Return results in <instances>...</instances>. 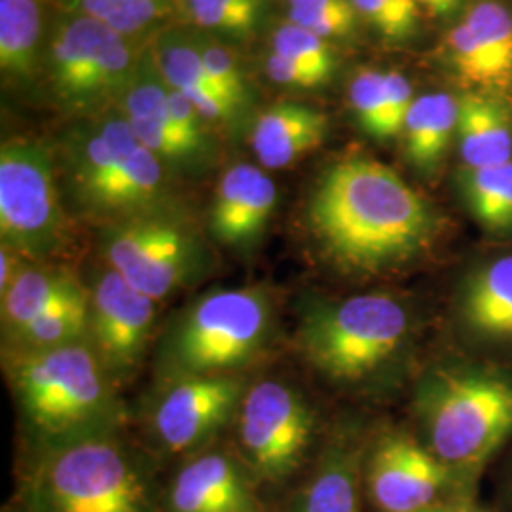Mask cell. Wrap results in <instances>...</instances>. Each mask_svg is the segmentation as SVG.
Instances as JSON below:
<instances>
[{
    "label": "cell",
    "mask_w": 512,
    "mask_h": 512,
    "mask_svg": "<svg viewBox=\"0 0 512 512\" xmlns=\"http://www.w3.org/2000/svg\"><path fill=\"white\" fill-rule=\"evenodd\" d=\"M99 245L107 266L154 302L196 283L209 266L202 241L177 211L107 224Z\"/></svg>",
    "instance_id": "30bf717a"
},
{
    "label": "cell",
    "mask_w": 512,
    "mask_h": 512,
    "mask_svg": "<svg viewBox=\"0 0 512 512\" xmlns=\"http://www.w3.org/2000/svg\"><path fill=\"white\" fill-rule=\"evenodd\" d=\"M452 73L467 92L512 93V12L494 0L473 4L444 40Z\"/></svg>",
    "instance_id": "9a60e30c"
},
{
    "label": "cell",
    "mask_w": 512,
    "mask_h": 512,
    "mask_svg": "<svg viewBox=\"0 0 512 512\" xmlns=\"http://www.w3.org/2000/svg\"><path fill=\"white\" fill-rule=\"evenodd\" d=\"M357 18L351 0H289V21L327 40L351 35Z\"/></svg>",
    "instance_id": "d6a6232c"
},
{
    "label": "cell",
    "mask_w": 512,
    "mask_h": 512,
    "mask_svg": "<svg viewBox=\"0 0 512 512\" xmlns=\"http://www.w3.org/2000/svg\"><path fill=\"white\" fill-rule=\"evenodd\" d=\"M456 139L463 169L512 162V118L507 97L463 93L459 97Z\"/></svg>",
    "instance_id": "7402d4cb"
},
{
    "label": "cell",
    "mask_w": 512,
    "mask_h": 512,
    "mask_svg": "<svg viewBox=\"0 0 512 512\" xmlns=\"http://www.w3.org/2000/svg\"><path fill=\"white\" fill-rule=\"evenodd\" d=\"M459 99L450 93L416 97L404 122L403 137L410 164L433 173L458 135Z\"/></svg>",
    "instance_id": "d4e9b609"
},
{
    "label": "cell",
    "mask_w": 512,
    "mask_h": 512,
    "mask_svg": "<svg viewBox=\"0 0 512 512\" xmlns=\"http://www.w3.org/2000/svg\"><path fill=\"white\" fill-rule=\"evenodd\" d=\"M88 342L112 382L129 380L147 353L156 304L147 294L105 266L93 275Z\"/></svg>",
    "instance_id": "7c38bea8"
},
{
    "label": "cell",
    "mask_w": 512,
    "mask_h": 512,
    "mask_svg": "<svg viewBox=\"0 0 512 512\" xmlns=\"http://www.w3.org/2000/svg\"><path fill=\"white\" fill-rule=\"evenodd\" d=\"M461 2L463 0H416L421 12H427L429 16H435V18H446L454 14L461 6Z\"/></svg>",
    "instance_id": "74e56055"
},
{
    "label": "cell",
    "mask_w": 512,
    "mask_h": 512,
    "mask_svg": "<svg viewBox=\"0 0 512 512\" xmlns=\"http://www.w3.org/2000/svg\"><path fill=\"white\" fill-rule=\"evenodd\" d=\"M55 154L40 141L0 148V236L29 262H48L71 245Z\"/></svg>",
    "instance_id": "9c48e42d"
},
{
    "label": "cell",
    "mask_w": 512,
    "mask_h": 512,
    "mask_svg": "<svg viewBox=\"0 0 512 512\" xmlns=\"http://www.w3.org/2000/svg\"><path fill=\"white\" fill-rule=\"evenodd\" d=\"M321 253L349 274H382L420 258L440 232L437 209L391 167L366 156L329 165L306 205Z\"/></svg>",
    "instance_id": "6da1fadb"
},
{
    "label": "cell",
    "mask_w": 512,
    "mask_h": 512,
    "mask_svg": "<svg viewBox=\"0 0 512 512\" xmlns=\"http://www.w3.org/2000/svg\"><path fill=\"white\" fill-rule=\"evenodd\" d=\"M245 393L239 374L169 380L152 410V431L171 454L198 452L236 416Z\"/></svg>",
    "instance_id": "4fadbf2b"
},
{
    "label": "cell",
    "mask_w": 512,
    "mask_h": 512,
    "mask_svg": "<svg viewBox=\"0 0 512 512\" xmlns=\"http://www.w3.org/2000/svg\"><path fill=\"white\" fill-rule=\"evenodd\" d=\"M120 103L129 128L165 167L192 171L211 160L213 152L192 143L171 118L167 84L152 55L141 57Z\"/></svg>",
    "instance_id": "2e32d148"
},
{
    "label": "cell",
    "mask_w": 512,
    "mask_h": 512,
    "mask_svg": "<svg viewBox=\"0 0 512 512\" xmlns=\"http://www.w3.org/2000/svg\"><path fill=\"white\" fill-rule=\"evenodd\" d=\"M18 512H165L147 459L114 437L35 452Z\"/></svg>",
    "instance_id": "277c9868"
},
{
    "label": "cell",
    "mask_w": 512,
    "mask_h": 512,
    "mask_svg": "<svg viewBox=\"0 0 512 512\" xmlns=\"http://www.w3.org/2000/svg\"><path fill=\"white\" fill-rule=\"evenodd\" d=\"M6 366L35 452L114 437L124 410L90 342L8 353Z\"/></svg>",
    "instance_id": "3957f363"
},
{
    "label": "cell",
    "mask_w": 512,
    "mask_h": 512,
    "mask_svg": "<svg viewBox=\"0 0 512 512\" xmlns=\"http://www.w3.org/2000/svg\"><path fill=\"white\" fill-rule=\"evenodd\" d=\"M423 512H490L478 505H473L469 501H458V503H442L439 507H433V509H427Z\"/></svg>",
    "instance_id": "f35d334b"
},
{
    "label": "cell",
    "mask_w": 512,
    "mask_h": 512,
    "mask_svg": "<svg viewBox=\"0 0 512 512\" xmlns=\"http://www.w3.org/2000/svg\"><path fill=\"white\" fill-rule=\"evenodd\" d=\"M329 116L298 103H279L256 120L251 145L266 169H285L321 147L329 135Z\"/></svg>",
    "instance_id": "ffe728a7"
},
{
    "label": "cell",
    "mask_w": 512,
    "mask_h": 512,
    "mask_svg": "<svg viewBox=\"0 0 512 512\" xmlns=\"http://www.w3.org/2000/svg\"><path fill=\"white\" fill-rule=\"evenodd\" d=\"M427 448L465 484L512 437V380L494 370L439 366L416 389Z\"/></svg>",
    "instance_id": "5b68a950"
},
{
    "label": "cell",
    "mask_w": 512,
    "mask_h": 512,
    "mask_svg": "<svg viewBox=\"0 0 512 512\" xmlns=\"http://www.w3.org/2000/svg\"><path fill=\"white\" fill-rule=\"evenodd\" d=\"M366 492L380 512H423L463 486L427 446L406 433L378 440L365 465Z\"/></svg>",
    "instance_id": "5bb4252c"
},
{
    "label": "cell",
    "mask_w": 512,
    "mask_h": 512,
    "mask_svg": "<svg viewBox=\"0 0 512 512\" xmlns=\"http://www.w3.org/2000/svg\"><path fill=\"white\" fill-rule=\"evenodd\" d=\"M266 73L277 84H283L289 88H302V90H313L329 82L321 74L313 73L310 69L275 52L266 59Z\"/></svg>",
    "instance_id": "8d00e7d4"
},
{
    "label": "cell",
    "mask_w": 512,
    "mask_h": 512,
    "mask_svg": "<svg viewBox=\"0 0 512 512\" xmlns=\"http://www.w3.org/2000/svg\"><path fill=\"white\" fill-rule=\"evenodd\" d=\"M139 61L128 37L73 12L48 38L44 73L61 109L93 118L122 101Z\"/></svg>",
    "instance_id": "ba28073f"
},
{
    "label": "cell",
    "mask_w": 512,
    "mask_h": 512,
    "mask_svg": "<svg viewBox=\"0 0 512 512\" xmlns=\"http://www.w3.org/2000/svg\"><path fill=\"white\" fill-rule=\"evenodd\" d=\"M357 14L365 18L387 40H406L420 27L421 8L416 0H351Z\"/></svg>",
    "instance_id": "836d02e7"
},
{
    "label": "cell",
    "mask_w": 512,
    "mask_h": 512,
    "mask_svg": "<svg viewBox=\"0 0 512 512\" xmlns=\"http://www.w3.org/2000/svg\"><path fill=\"white\" fill-rule=\"evenodd\" d=\"M164 503L165 512H262L247 465L220 450L188 459Z\"/></svg>",
    "instance_id": "e0dca14e"
},
{
    "label": "cell",
    "mask_w": 512,
    "mask_h": 512,
    "mask_svg": "<svg viewBox=\"0 0 512 512\" xmlns=\"http://www.w3.org/2000/svg\"><path fill=\"white\" fill-rule=\"evenodd\" d=\"M42 27L40 0H0V71L10 84L37 76Z\"/></svg>",
    "instance_id": "484cf974"
},
{
    "label": "cell",
    "mask_w": 512,
    "mask_h": 512,
    "mask_svg": "<svg viewBox=\"0 0 512 512\" xmlns=\"http://www.w3.org/2000/svg\"><path fill=\"white\" fill-rule=\"evenodd\" d=\"M277 190L260 167L232 165L215 188L209 226L215 239L236 251H251L274 217Z\"/></svg>",
    "instance_id": "ac0fdd59"
},
{
    "label": "cell",
    "mask_w": 512,
    "mask_h": 512,
    "mask_svg": "<svg viewBox=\"0 0 512 512\" xmlns=\"http://www.w3.org/2000/svg\"><path fill=\"white\" fill-rule=\"evenodd\" d=\"M349 105L359 122L372 139L389 141L387 107H385V71L361 69L349 84Z\"/></svg>",
    "instance_id": "1f68e13d"
},
{
    "label": "cell",
    "mask_w": 512,
    "mask_h": 512,
    "mask_svg": "<svg viewBox=\"0 0 512 512\" xmlns=\"http://www.w3.org/2000/svg\"><path fill=\"white\" fill-rule=\"evenodd\" d=\"M361 465L359 448L346 440L332 444L294 501V512H361Z\"/></svg>",
    "instance_id": "cb8c5ba5"
},
{
    "label": "cell",
    "mask_w": 512,
    "mask_h": 512,
    "mask_svg": "<svg viewBox=\"0 0 512 512\" xmlns=\"http://www.w3.org/2000/svg\"><path fill=\"white\" fill-rule=\"evenodd\" d=\"M90 302L67 310L52 311L4 338L8 353H33L88 342Z\"/></svg>",
    "instance_id": "83f0119b"
},
{
    "label": "cell",
    "mask_w": 512,
    "mask_h": 512,
    "mask_svg": "<svg viewBox=\"0 0 512 512\" xmlns=\"http://www.w3.org/2000/svg\"><path fill=\"white\" fill-rule=\"evenodd\" d=\"M90 302V291L67 270L48 262H25L12 285L0 293L2 334H16L38 317Z\"/></svg>",
    "instance_id": "d6986e66"
},
{
    "label": "cell",
    "mask_w": 512,
    "mask_h": 512,
    "mask_svg": "<svg viewBox=\"0 0 512 512\" xmlns=\"http://www.w3.org/2000/svg\"><path fill=\"white\" fill-rule=\"evenodd\" d=\"M10 512H12V511H10Z\"/></svg>",
    "instance_id": "ab89813d"
},
{
    "label": "cell",
    "mask_w": 512,
    "mask_h": 512,
    "mask_svg": "<svg viewBox=\"0 0 512 512\" xmlns=\"http://www.w3.org/2000/svg\"><path fill=\"white\" fill-rule=\"evenodd\" d=\"M313 433L310 404L291 385L262 380L247 389L239 408V446L256 480H289L308 456Z\"/></svg>",
    "instance_id": "8fae6325"
},
{
    "label": "cell",
    "mask_w": 512,
    "mask_h": 512,
    "mask_svg": "<svg viewBox=\"0 0 512 512\" xmlns=\"http://www.w3.org/2000/svg\"><path fill=\"white\" fill-rule=\"evenodd\" d=\"M461 188L469 211L488 232H512V162L463 169Z\"/></svg>",
    "instance_id": "4316f807"
},
{
    "label": "cell",
    "mask_w": 512,
    "mask_h": 512,
    "mask_svg": "<svg viewBox=\"0 0 512 512\" xmlns=\"http://www.w3.org/2000/svg\"><path fill=\"white\" fill-rule=\"evenodd\" d=\"M275 54L283 55L294 63L321 74L330 80L336 67V55L327 38H321L308 29L287 21L275 29L272 38Z\"/></svg>",
    "instance_id": "f546056e"
},
{
    "label": "cell",
    "mask_w": 512,
    "mask_h": 512,
    "mask_svg": "<svg viewBox=\"0 0 512 512\" xmlns=\"http://www.w3.org/2000/svg\"><path fill=\"white\" fill-rule=\"evenodd\" d=\"M412 338V315L389 294L313 304L298 329L311 368L340 384H361L393 365Z\"/></svg>",
    "instance_id": "52a82bcc"
},
{
    "label": "cell",
    "mask_w": 512,
    "mask_h": 512,
    "mask_svg": "<svg viewBox=\"0 0 512 512\" xmlns=\"http://www.w3.org/2000/svg\"><path fill=\"white\" fill-rule=\"evenodd\" d=\"M74 14L95 19L116 33L131 37L167 12V0H65Z\"/></svg>",
    "instance_id": "f1b7e54d"
},
{
    "label": "cell",
    "mask_w": 512,
    "mask_h": 512,
    "mask_svg": "<svg viewBox=\"0 0 512 512\" xmlns=\"http://www.w3.org/2000/svg\"><path fill=\"white\" fill-rule=\"evenodd\" d=\"M412 84L404 74L385 71V107H387V128L391 139L403 135L406 116L414 103Z\"/></svg>",
    "instance_id": "d590c367"
},
{
    "label": "cell",
    "mask_w": 512,
    "mask_h": 512,
    "mask_svg": "<svg viewBox=\"0 0 512 512\" xmlns=\"http://www.w3.org/2000/svg\"><path fill=\"white\" fill-rule=\"evenodd\" d=\"M57 173L74 209L103 226L177 211L165 167L129 128L122 112H105L65 133Z\"/></svg>",
    "instance_id": "7a4b0ae2"
},
{
    "label": "cell",
    "mask_w": 512,
    "mask_h": 512,
    "mask_svg": "<svg viewBox=\"0 0 512 512\" xmlns=\"http://www.w3.org/2000/svg\"><path fill=\"white\" fill-rule=\"evenodd\" d=\"M190 18L200 27L230 37H249L260 16V0H184Z\"/></svg>",
    "instance_id": "4dcf8cb0"
},
{
    "label": "cell",
    "mask_w": 512,
    "mask_h": 512,
    "mask_svg": "<svg viewBox=\"0 0 512 512\" xmlns=\"http://www.w3.org/2000/svg\"><path fill=\"white\" fill-rule=\"evenodd\" d=\"M194 42H196L198 52L202 55L203 65H205L209 76L217 82L220 90L226 93L236 105L243 107L245 97H247V86H245V78H243V73L239 69L234 54L217 42H211L205 38H198Z\"/></svg>",
    "instance_id": "e575fe53"
},
{
    "label": "cell",
    "mask_w": 512,
    "mask_h": 512,
    "mask_svg": "<svg viewBox=\"0 0 512 512\" xmlns=\"http://www.w3.org/2000/svg\"><path fill=\"white\" fill-rule=\"evenodd\" d=\"M274 329V302L260 287L202 294L165 329L158 346V372L164 382L239 374L270 346Z\"/></svg>",
    "instance_id": "8992f818"
},
{
    "label": "cell",
    "mask_w": 512,
    "mask_h": 512,
    "mask_svg": "<svg viewBox=\"0 0 512 512\" xmlns=\"http://www.w3.org/2000/svg\"><path fill=\"white\" fill-rule=\"evenodd\" d=\"M459 319L482 342H512V255L473 270L461 285Z\"/></svg>",
    "instance_id": "44dd1931"
},
{
    "label": "cell",
    "mask_w": 512,
    "mask_h": 512,
    "mask_svg": "<svg viewBox=\"0 0 512 512\" xmlns=\"http://www.w3.org/2000/svg\"><path fill=\"white\" fill-rule=\"evenodd\" d=\"M156 65L165 84L188 97L203 120L217 124L236 120L241 107L209 76L194 40L179 35L162 38L156 52Z\"/></svg>",
    "instance_id": "603a6c76"
}]
</instances>
